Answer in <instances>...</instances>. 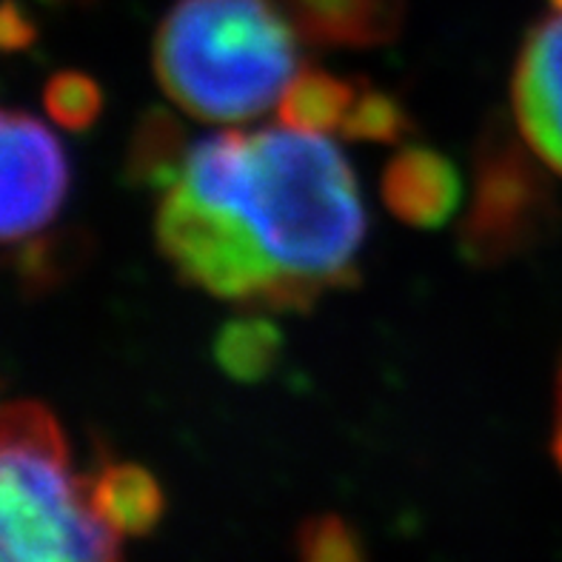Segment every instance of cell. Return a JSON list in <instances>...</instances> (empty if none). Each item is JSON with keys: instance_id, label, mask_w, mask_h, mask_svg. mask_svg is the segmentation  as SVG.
<instances>
[{"instance_id": "30bf717a", "label": "cell", "mask_w": 562, "mask_h": 562, "mask_svg": "<svg viewBox=\"0 0 562 562\" xmlns=\"http://www.w3.org/2000/svg\"><path fill=\"white\" fill-rule=\"evenodd\" d=\"M86 494L114 535L146 537L166 514V494L155 474L126 460L100 465L98 474L86 480Z\"/></svg>"}, {"instance_id": "5bb4252c", "label": "cell", "mask_w": 562, "mask_h": 562, "mask_svg": "<svg viewBox=\"0 0 562 562\" xmlns=\"http://www.w3.org/2000/svg\"><path fill=\"white\" fill-rule=\"evenodd\" d=\"M92 257V237L80 228H64L32 237L14 260L18 280L29 294H43L75 278Z\"/></svg>"}, {"instance_id": "4fadbf2b", "label": "cell", "mask_w": 562, "mask_h": 562, "mask_svg": "<svg viewBox=\"0 0 562 562\" xmlns=\"http://www.w3.org/2000/svg\"><path fill=\"white\" fill-rule=\"evenodd\" d=\"M357 92H360V86L355 80H342L331 71H300L280 94V121L283 126L297 128V132L323 135V132L342 126Z\"/></svg>"}, {"instance_id": "3957f363", "label": "cell", "mask_w": 562, "mask_h": 562, "mask_svg": "<svg viewBox=\"0 0 562 562\" xmlns=\"http://www.w3.org/2000/svg\"><path fill=\"white\" fill-rule=\"evenodd\" d=\"M117 549L55 414L35 400L0 406V562H117Z\"/></svg>"}, {"instance_id": "ffe728a7", "label": "cell", "mask_w": 562, "mask_h": 562, "mask_svg": "<svg viewBox=\"0 0 562 562\" xmlns=\"http://www.w3.org/2000/svg\"><path fill=\"white\" fill-rule=\"evenodd\" d=\"M551 7H554V12H562V0H551Z\"/></svg>"}, {"instance_id": "7c38bea8", "label": "cell", "mask_w": 562, "mask_h": 562, "mask_svg": "<svg viewBox=\"0 0 562 562\" xmlns=\"http://www.w3.org/2000/svg\"><path fill=\"white\" fill-rule=\"evenodd\" d=\"M285 351V337L278 323L263 314L235 317L214 335L212 357L217 369L235 383H263L278 371Z\"/></svg>"}, {"instance_id": "ba28073f", "label": "cell", "mask_w": 562, "mask_h": 562, "mask_svg": "<svg viewBox=\"0 0 562 562\" xmlns=\"http://www.w3.org/2000/svg\"><path fill=\"white\" fill-rule=\"evenodd\" d=\"M385 209L414 228H442L463 200V178L449 157L428 146H406L380 180Z\"/></svg>"}, {"instance_id": "277c9868", "label": "cell", "mask_w": 562, "mask_h": 562, "mask_svg": "<svg viewBox=\"0 0 562 562\" xmlns=\"http://www.w3.org/2000/svg\"><path fill=\"white\" fill-rule=\"evenodd\" d=\"M554 212L537 151L503 114L488 117L474 146V186L460 226V255L480 269L528 255L551 232Z\"/></svg>"}, {"instance_id": "ac0fdd59", "label": "cell", "mask_w": 562, "mask_h": 562, "mask_svg": "<svg viewBox=\"0 0 562 562\" xmlns=\"http://www.w3.org/2000/svg\"><path fill=\"white\" fill-rule=\"evenodd\" d=\"M37 41L35 21L18 0H0V52H26Z\"/></svg>"}, {"instance_id": "9a60e30c", "label": "cell", "mask_w": 562, "mask_h": 562, "mask_svg": "<svg viewBox=\"0 0 562 562\" xmlns=\"http://www.w3.org/2000/svg\"><path fill=\"white\" fill-rule=\"evenodd\" d=\"M414 128L412 114L394 94L363 86L351 103L340 132L342 137L360 143H403Z\"/></svg>"}, {"instance_id": "9c48e42d", "label": "cell", "mask_w": 562, "mask_h": 562, "mask_svg": "<svg viewBox=\"0 0 562 562\" xmlns=\"http://www.w3.org/2000/svg\"><path fill=\"white\" fill-rule=\"evenodd\" d=\"M303 41L335 49L392 43L406 21V0H274Z\"/></svg>"}, {"instance_id": "5b68a950", "label": "cell", "mask_w": 562, "mask_h": 562, "mask_svg": "<svg viewBox=\"0 0 562 562\" xmlns=\"http://www.w3.org/2000/svg\"><path fill=\"white\" fill-rule=\"evenodd\" d=\"M155 237L178 278L212 297L249 308H294L283 274L243 217L209 206L183 183L164 192Z\"/></svg>"}, {"instance_id": "8992f818", "label": "cell", "mask_w": 562, "mask_h": 562, "mask_svg": "<svg viewBox=\"0 0 562 562\" xmlns=\"http://www.w3.org/2000/svg\"><path fill=\"white\" fill-rule=\"evenodd\" d=\"M69 194L64 146L26 112L0 109V243L35 237Z\"/></svg>"}, {"instance_id": "e0dca14e", "label": "cell", "mask_w": 562, "mask_h": 562, "mask_svg": "<svg viewBox=\"0 0 562 562\" xmlns=\"http://www.w3.org/2000/svg\"><path fill=\"white\" fill-rule=\"evenodd\" d=\"M300 562H369L363 540L340 514H314L297 531Z\"/></svg>"}, {"instance_id": "6da1fadb", "label": "cell", "mask_w": 562, "mask_h": 562, "mask_svg": "<svg viewBox=\"0 0 562 562\" xmlns=\"http://www.w3.org/2000/svg\"><path fill=\"white\" fill-rule=\"evenodd\" d=\"M226 212L255 232L294 308L355 278L366 209L335 143L289 126L249 135L246 169Z\"/></svg>"}, {"instance_id": "52a82bcc", "label": "cell", "mask_w": 562, "mask_h": 562, "mask_svg": "<svg viewBox=\"0 0 562 562\" xmlns=\"http://www.w3.org/2000/svg\"><path fill=\"white\" fill-rule=\"evenodd\" d=\"M514 121L542 164L562 175V12L528 32L514 69Z\"/></svg>"}, {"instance_id": "7a4b0ae2", "label": "cell", "mask_w": 562, "mask_h": 562, "mask_svg": "<svg viewBox=\"0 0 562 562\" xmlns=\"http://www.w3.org/2000/svg\"><path fill=\"white\" fill-rule=\"evenodd\" d=\"M271 0H178L157 26L151 64L183 112L243 123L269 112L297 75V41Z\"/></svg>"}, {"instance_id": "8fae6325", "label": "cell", "mask_w": 562, "mask_h": 562, "mask_svg": "<svg viewBox=\"0 0 562 562\" xmlns=\"http://www.w3.org/2000/svg\"><path fill=\"white\" fill-rule=\"evenodd\" d=\"M186 128L169 109H149L137 117L126 143V180L137 189H171L186 169Z\"/></svg>"}, {"instance_id": "d6986e66", "label": "cell", "mask_w": 562, "mask_h": 562, "mask_svg": "<svg viewBox=\"0 0 562 562\" xmlns=\"http://www.w3.org/2000/svg\"><path fill=\"white\" fill-rule=\"evenodd\" d=\"M557 403H562V366H560V378H557Z\"/></svg>"}, {"instance_id": "2e32d148", "label": "cell", "mask_w": 562, "mask_h": 562, "mask_svg": "<svg viewBox=\"0 0 562 562\" xmlns=\"http://www.w3.org/2000/svg\"><path fill=\"white\" fill-rule=\"evenodd\" d=\"M43 106L57 126L69 132H86L98 123L103 112V92L98 80L83 71H57L46 80L43 89Z\"/></svg>"}]
</instances>
